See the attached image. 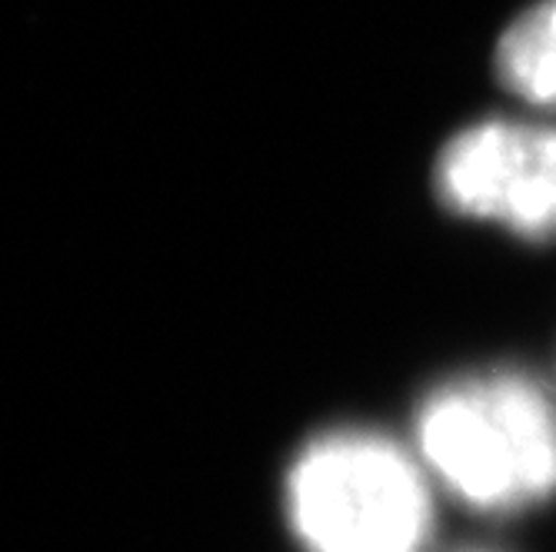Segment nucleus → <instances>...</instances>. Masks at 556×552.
Here are the masks:
<instances>
[{"label":"nucleus","mask_w":556,"mask_h":552,"mask_svg":"<svg viewBox=\"0 0 556 552\" xmlns=\"http://www.w3.org/2000/svg\"><path fill=\"white\" fill-rule=\"evenodd\" d=\"M496 77L530 104L556 107V0H540L500 37Z\"/></svg>","instance_id":"nucleus-4"},{"label":"nucleus","mask_w":556,"mask_h":552,"mask_svg":"<svg viewBox=\"0 0 556 552\" xmlns=\"http://www.w3.org/2000/svg\"><path fill=\"white\" fill-rule=\"evenodd\" d=\"M417 433L427 463L477 510L510 513L556 492V410L520 373L440 386Z\"/></svg>","instance_id":"nucleus-1"},{"label":"nucleus","mask_w":556,"mask_h":552,"mask_svg":"<svg viewBox=\"0 0 556 552\" xmlns=\"http://www.w3.org/2000/svg\"><path fill=\"white\" fill-rule=\"evenodd\" d=\"M437 193L453 214L556 236V127L486 120L457 133L440 154Z\"/></svg>","instance_id":"nucleus-3"},{"label":"nucleus","mask_w":556,"mask_h":552,"mask_svg":"<svg viewBox=\"0 0 556 552\" xmlns=\"http://www.w3.org/2000/svg\"><path fill=\"white\" fill-rule=\"evenodd\" d=\"M290 523L311 552H420L433 510L414 460L374 433H330L290 470Z\"/></svg>","instance_id":"nucleus-2"}]
</instances>
